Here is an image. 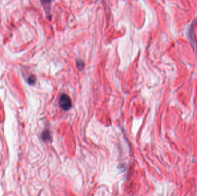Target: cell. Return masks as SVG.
<instances>
[{
  "mask_svg": "<svg viewBox=\"0 0 197 196\" xmlns=\"http://www.w3.org/2000/svg\"><path fill=\"white\" fill-rule=\"evenodd\" d=\"M36 80H37V79H36V77L35 76L31 75V76L29 77L28 79V82L29 84H31H31H34L36 82Z\"/></svg>",
  "mask_w": 197,
  "mask_h": 196,
  "instance_id": "obj_2",
  "label": "cell"
},
{
  "mask_svg": "<svg viewBox=\"0 0 197 196\" xmlns=\"http://www.w3.org/2000/svg\"><path fill=\"white\" fill-rule=\"evenodd\" d=\"M49 136H50L49 133V132H47V131L44 132L43 134H42V137H43L44 140H47L49 139Z\"/></svg>",
  "mask_w": 197,
  "mask_h": 196,
  "instance_id": "obj_4",
  "label": "cell"
},
{
  "mask_svg": "<svg viewBox=\"0 0 197 196\" xmlns=\"http://www.w3.org/2000/svg\"><path fill=\"white\" fill-rule=\"evenodd\" d=\"M77 67L79 69V70H82L84 67V62L80 60L77 61Z\"/></svg>",
  "mask_w": 197,
  "mask_h": 196,
  "instance_id": "obj_3",
  "label": "cell"
},
{
  "mask_svg": "<svg viewBox=\"0 0 197 196\" xmlns=\"http://www.w3.org/2000/svg\"><path fill=\"white\" fill-rule=\"evenodd\" d=\"M59 104L61 108L65 110H67L72 107V101L70 98L66 94L61 95L59 100Z\"/></svg>",
  "mask_w": 197,
  "mask_h": 196,
  "instance_id": "obj_1",
  "label": "cell"
}]
</instances>
